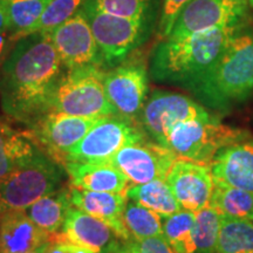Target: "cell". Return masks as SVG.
<instances>
[{
	"label": "cell",
	"instance_id": "ac0fdd59",
	"mask_svg": "<svg viewBox=\"0 0 253 253\" xmlns=\"http://www.w3.org/2000/svg\"><path fill=\"white\" fill-rule=\"evenodd\" d=\"M213 181L253 194V140H242L221 149L210 164Z\"/></svg>",
	"mask_w": 253,
	"mask_h": 253
},
{
	"label": "cell",
	"instance_id": "d590c367",
	"mask_svg": "<svg viewBox=\"0 0 253 253\" xmlns=\"http://www.w3.org/2000/svg\"><path fill=\"white\" fill-rule=\"evenodd\" d=\"M8 14H7V0H0V32L7 30Z\"/></svg>",
	"mask_w": 253,
	"mask_h": 253
},
{
	"label": "cell",
	"instance_id": "d6986e66",
	"mask_svg": "<svg viewBox=\"0 0 253 253\" xmlns=\"http://www.w3.org/2000/svg\"><path fill=\"white\" fill-rule=\"evenodd\" d=\"M52 238L33 223L25 211L0 216V253H28Z\"/></svg>",
	"mask_w": 253,
	"mask_h": 253
},
{
	"label": "cell",
	"instance_id": "d6a6232c",
	"mask_svg": "<svg viewBox=\"0 0 253 253\" xmlns=\"http://www.w3.org/2000/svg\"><path fill=\"white\" fill-rule=\"evenodd\" d=\"M134 242L140 253H178L167 242L164 236L150 237Z\"/></svg>",
	"mask_w": 253,
	"mask_h": 253
},
{
	"label": "cell",
	"instance_id": "ffe728a7",
	"mask_svg": "<svg viewBox=\"0 0 253 253\" xmlns=\"http://www.w3.org/2000/svg\"><path fill=\"white\" fill-rule=\"evenodd\" d=\"M73 188L97 192H125L129 179L118 168L109 163H77L62 164Z\"/></svg>",
	"mask_w": 253,
	"mask_h": 253
},
{
	"label": "cell",
	"instance_id": "52a82bcc",
	"mask_svg": "<svg viewBox=\"0 0 253 253\" xmlns=\"http://www.w3.org/2000/svg\"><path fill=\"white\" fill-rule=\"evenodd\" d=\"M249 137L248 131L223 125L213 116L177 125L168 136L166 148L177 157L210 166L221 149Z\"/></svg>",
	"mask_w": 253,
	"mask_h": 253
},
{
	"label": "cell",
	"instance_id": "e0dca14e",
	"mask_svg": "<svg viewBox=\"0 0 253 253\" xmlns=\"http://www.w3.org/2000/svg\"><path fill=\"white\" fill-rule=\"evenodd\" d=\"M58 235L73 244L96 253H108L122 240L106 223L75 207L69 210Z\"/></svg>",
	"mask_w": 253,
	"mask_h": 253
},
{
	"label": "cell",
	"instance_id": "4dcf8cb0",
	"mask_svg": "<svg viewBox=\"0 0 253 253\" xmlns=\"http://www.w3.org/2000/svg\"><path fill=\"white\" fill-rule=\"evenodd\" d=\"M84 1L86 0H52L33 27L32 33H50L60 25L69 20L82 7Z\"/></svg>",
	"mask_w": 253,
	"mask_h": 253
},
{
	"label": "cell",
	"instance_id": "7c38bea8",
	"mask_svg": "<svg viewBox=\"0 0 253 253\" xmlns=\"http://www.w3.org/2000/svg\"><path fill=\"white\" fill-rule=\"evenodd\" d=\"M248 0H191L177 18L168 38H184L198 32L245 24Z\"/></svg>",
	"mask_w": 253,
	"mask_h": 253
},
{
	"label": "cell",
	"instance_id": "6da1fadb",
	"mask_svg": "<svg viewBox=\"0 0 253 253\" xmlns=\"http://www.w3.org/2000/svg\"><path fill=\"white\" fill-rule=\"evenodd\" d=\"M67 68L49 34L19 39L0 69V103L12 121L28 126L50 110L54 91Z\"/></svg>",
	"mask_w": 253,
	"mask_h": 253
},
{
	"label": "cell",
	"instance_id": "5bb4252c",
	"mask_svg": "<svg viewBox=\"0 0 253 253\" xmlns=\"http://www.w3.org/2000/svg\"><path fill=\"white\" fill-rule=\"evenodd\" d=\"M176 158V155L163 145L144 141L122 148L107 163L125 173L132 185L166 179Z\"/></svg>",
	"mask_w": 253,
	"mask_h": 253
},
{
	"label": "cell",
	"instance_id": "8d00e7d4",
	"mask_svg": "<svg viewBox=\"0 0 253 253\" xmlns=\"http://www.w3.org/2000/svg\"><path fill=\"white\" fill-rule=\"evenodd\" d=\"M56 235H58V233H56ZM60 238H61V237H60ZM63 240H65V253H96V252L91 251V250H89V249L84 248V246H79V245L73 244V243L68 242V240H66V239H63Z\"/></svg>",
	"mask_w": 253,
	"mask_h": 253
},
{
	"label": "cell",
	"instance_id": "3957f363",
	"mask_svg": "<svg viewBox=\"0 0 253 253\" xmlns=\"http://www.w3.org/2000/svg\"><path fill=\"white\" fill-rule=\"evenodd\" d=\"M253 93V28L240 30L194 94L207 106L224 109Z\"/></svg>",
	"mask_w": 253,
	"mask_h": 253
},
{
	"label": "cell",
	"instance_id": "cb8c5ba5",
	"mask_svg": "<svg viewBox=\"0 0 253 253\" xmlns=\"http://www.w3.org/2000/svg\"><path fill=\"white\" fill-rule=\"evenodd\" d=\"M210 207L220 217L253 220V194L223 182L213 181Z\"/></svg>",
	"mask_w": 253,
	"mask_h": 253
},
{
	"label": "cell",
	"instance_id": "277c9868",
	"mask_svg": "<svg viewBox=\"0 0 253 253\" xmlns=\"http://www.w3.org/2000/svg\"><path fill=\"white\" fill-rule=\"evenodd\" d=\"M66 170L41 151L30 162L0 179V216L26 209L62 185Z\"/></svg>",
	"mask_w": 253,
	"mask_h": 253
},
{
	"label": "cell",
	"instance_id": "5b68a950",
	"mask_svg": "<svg viewBox=\"0 0 253 253\" xmlns=\"http://www.w3.org/2000/svg\"><path fill=\"white\" fill-rule=\"evenodd\" d=\"M104 73L97 66L67 69L56 86L50 110L81 118L118 115L107 99Z\"/></svg>",
	"mask_w": 253,
	"mask_h": 253
},
{
	"label": "cell",
	"instance_id": "7a4b0ae2",
	"mask_svg": "<svg viewBox=\"0 0 253 253\" xmlns=\"http://www.w3.org/2000/svg\"><path fill=\"white\" fill-rule=\"evenodd\" d=\"M244 26L232 25L177 39L166 38L151 52L150 78L194 93Z\"/></svg>",
	"mask_w": 253,
	"mask_h": 253
},
{
	"label": "cell",
	"instance_id": "8992f818",
	"mask_svg": "<svg viewBox=\"0 0 253 253\" xmlns=\"http://www.w3.org/2000/svg\"><path fill=\"white\" fill-rule=\"evenodd\" d=\"M99 46L103 67H116L149 40L157 23L81 7Z\"/></svg>",
	"mask_w": 253,
	"mask_h": 253
},
{
	"label": "cell",
	"instance_id": "f546056e",
	"mask_svg": "<svg viewBox=\"0 0 253 253\" xmlns=\"http://www.w3.org/2000/svg\"><path fill=\"white\" fill-rule=\"evenodd\" d=\"M195 213L196 253H216L220 226L219 213L210 205Z\"/></svg>",
	"mask_w": 253,
	"mask_h": 253
},
{
	"label": "cell",
	"instance_id": "f1b7e54d",
	"mask_svg": "<svg viewBox=\"0 0 253 253\" xmlns=\"http://www.w3.org/2000/svg\"><path fill=\"white\" fill-rule=\"evenodd\" d=\"M123 221L130 233L131 240L163 236L162 216L130 199L126 202Z\"/></svg>",
	"mask_w": 253,
	"mask_h": 253
},
{
	"label": "cell",
	"instance_id": "1f68e13d",
	"mask_svg": "<svg viewBox=\"0 0 253 253\" xmlns=\"http://www.w3.org/2000/svg\"><path fill=\"white\" fill-rule=\"evenodd\" d=\"M190 1L191 0H163L158 20V32L161 38L166 39L169 37L179 13Z\"/></svg>",
	"mask_w": 253,
	"mask_h": 253
},
{
	"label": "cell",
	"instance_id": "9a60e30c",
	"mask_svg": "<svg viewBox=\"0 0 253 253\" xmlns=\"http://www.w3.org/2000/svg\"><path fill=\"white\" fill-rule=\"evenodd\" d=\"M166 181L182 210L197 212L210 204L213 176L209 164L177 157Z\"/></svg>",
	"mask_w": 253,
	"mask_h": 253
},
{
	"label": "cell",
	"instance_id": "484cf974",
	"mask_svg": "<svg viewBox=\"0 0 253 253\" xmlns=\"http://www.w3.org/2000/svg\"><path fill=\"white\" fill-rule=\"evenodd\" d=\"M216 253H253V220L220 217Z\"/></svg>",
	"mask_w": 253,
	"mask_h": 253
},
{
	"label": "cell",
	"instance_id": "603a6c76",
	"mask_svg": "<svg viewBox=\"0 0 253 253\" xmlns=\"http://www.w3.org/2000/svg\"><path fill=\"white\" fill-rule=\"evenodd\" d=\"M126 198L167 217L182 210L166 179H155L144 184H129L125 191Z\"/></svg>",
	"mask_w": 253,
	"mask_h": 253
},
{
	"label": "cell",
	"instance_id": "4316f807",
	"mask_svg": "<svg viewBox=\"0 0 253 253\" xmlns=\"http://www.w3.org/2000/svg\"><path fill=\"white\" fill-rule=\"evenodd\" d=\"M52 0H7V30L15 41L30 36Z\"/></svg>",
	"mask_w": 253,
	"mask_h": 253
},
{
	"label": "cell",
	"instance_id": "836d02e7",
	"mask_svg": "<svg viewBox=\"0 0 253 253\" xmlns=\"http://www.w3.org/2000/svg\"><path fill=\"white\" fill-rule=\"evenodd\" d=\"M15 42H17V41L11 37L8 30H4L0 32V69H1L6 58H7L9 52L13 48Z\"/></svg>",
	"mask_w": 253,
	"mask_h": 253
},
{
	"label": "cell",
	"instance_id": "9c48e42d",
	"mask_svg": "<svg viewBox=\"0 0 253 253\" xmlns=\"http://www.w3.org/2000/svg\"><path fill=\"white\" fill-rule=\"evenodd\" d=\"M213 118L204 107L186 95L154 90L138 118V126L153 140L166 147L168 136L177 125L194 119Z\"/></svg>",
	"mask_w": 253,
	"mask_h": 253
},
{
	"label": "cell",
	"instance_id": "d4e9b609",
	"mask_svg": "<svg viewBox=\"0 0 253 253\" xmlns=\"http://www.w3.org/2000/svg\"><path fill=\"white\" fill-rule=\"evenodd\" d=\"M163 0H86L84 7L106 13L157 23Z\"/></svg>",
	"mask_w": 253,
	"mask_h": 253
},
{
	"label": "cell",
	"instance_id": "74e56055",
	"mask_svg": "<svg viewBox=\"0 0 253 253\" xmlns=\"http://www.w3.org/2000/svg\"><path fill=\"white\" fill-rule=\"evenodd\" d=\"M48 243H49V240H48V242H46L45 244H42L41 246H39V248H38V249L33 250V251H31V252H28V253H46V250H47V246H48Z\"/></svg>",
	"mask_w": 253,
	"mask_h": 253
},
{
	"label": "cell",
	"instance_id": "ba28073f",
	"mask_svg": "<svg viewBox=\"0 0 253 253\" xmlns=\"http://www.w3.org/2000/svg\"><path fill=\"white\" fill-rule=\"evenodd\" d=\"M145 136L136 123L118 115L108 116L91 128L66 155L65 162L107 163L122 148L147 141Z\"/></svg>",
	"mask_w": 253,
	"mask_h": 253
},
{
	"label": "cell",
	"instance_id": "83f0119b",
	"mask_svg": "<svg viewBox=\"0 0 253 253\" xmlns=\"http://www.w3.org/2000/svg\"><path fill=\"white\" fill-rule=\"evenodd\" d=\"M195 221L196 213L188 210L162 217L164 238L178 253H196Z\"/></svg>",
	"mask_w": 253,
	"mask_h": 253
},
{
	"label": "cell",
	"instance_id": "f35d334b",
	"mask_svg": "<svg viewBox=\"0 0 253 253\" xmlns=\"http://www.w3.org/2000/svg\"><path fill=\"white\" fill-rule=\"evenodd\" d=\"M248 2H249V7L253 11V0H248Z\"/></svg>",
	"mask_w": 253,
	"mask_h": 253
},
{
	"label": "cell",
	"instance_id": "2e32d148",
	"mask_svg": "<svg viewBox=\"0 0 253 253\" xmlns=\"http://www.w3.org/2000/svg\"><path fill=\"white\" fill-rule=\"evenodd\" d=\"M71 197L73 207L102 220L120 239L131 240L123 221L128 202L125 192H97L71 186Z\"/></svg>",
	"mask_w": 253,
	"mask_h": 253
},
{
	"label": "cell",
	"instance_id": "e575fe53",
	"mask_svg": "<svg viewBox=\"0 0 253 253\" xmlns=\"http://www.w3.org/2000/svg\"><path fill=\"white\" fill-rule=\"evenodd\" d=\"M108 253H140L134 240H120Z\"/></svg>",
	"mask_w": 253,
	"mask_h": 253
},
{
	"label": "cell",
	"instance_id": "30bf717a",
	"mask_svg": "<svg viewBox=\"0 0 253 253\" xmlns=\"http://www.w3.org/2000/svg\"><path fill=\"white\" fill-rule=\"evenodd\" d=\"M104 118H81L50 112L43 114L27 126L41 150L59 164L91 128Z\"/></svg>",
	"mask_w": 253,
	"mask_h": 253
},
{
	"label": "cell",
	"instance_id": "7402d4cb",
	"mask_svg": "<svg viewBox=\"0 0 253 253\" xmlns=\"http://www.w3.org/2000/svg\"><path fill=\"white\" fill-rule=\"evenodd\" d=\"M72 208L71 186L61 185L34 202L25 210V212L40 229L53 236L61 231Z\"/></svg>",
	"mask_w": 253,
	"mask_h": 253
},
{
	"label": "cell",
	"instance_id": "44dd1931",
	"mask_svg": "<svg viewBox=\"0 0 253 253\" xmlns=\"http://www.w3.org/2000/svg\"><path fill=\"white\" fill-rule=\"evenodd\" d=\"M41 151L28 129L20 130L0 118V179L30 162Z\"/></svg>",
	"mask_w": 253,
	"mask_h": 253
},
{
	"label": "cell",
	"instance_id": "8fae6325",
	"mask_svg": "<svg viewBox=\"0 0 253 253\" xmlns=\"http://www.w3.org/2000/svg\"><path fill=\"white\" fill-rule=\"evenodd\" d=\"M107 99L120 118L137 125L148 94V69L140 59L126 60L104 73Z\"/></svg>",
	"mask_w": 253,
	"mask_h": 253
},
{
	"label": "cell",
	"instance_id": "4fadbf2b",
	"mask_svg": "<svg viewBox=\"0 0 253 253\" xmlns=\"http://www.w3.org/2000/svg\"><path fill=\"white\" fill-rule=\"evenodd\" d=\"M47 34H49L60 60L67 69L84 66L103 68L99 46L81 8L69 20Z\"/></svg>",
	"mask_w": 253,
	"mask_h": 253
}]
</instances>
